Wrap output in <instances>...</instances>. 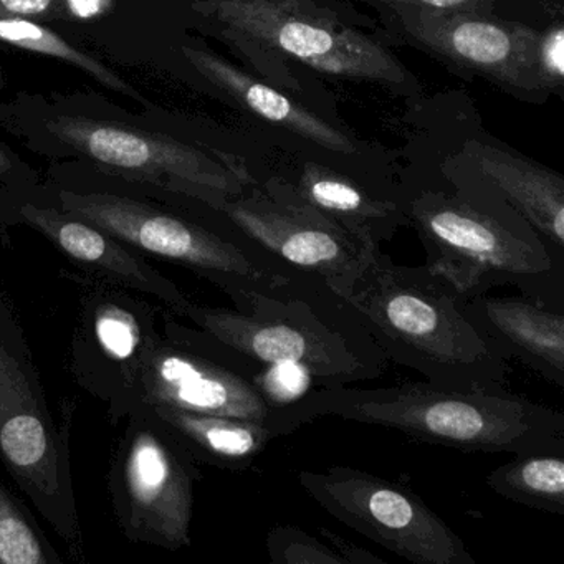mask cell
<instances>
[{
  "label": "cell",
  "instance_id": "cell-1",
  "mask_svg": "<svg viewBox=\"0 0 564 564\" xmlns=\"http://www.w3.org/2000/svg\"><path fill=\"white\" fill-rule=\"evenodd\" d=\"M332 293L389 362L438 388H505L508 361L468 319L465 296L427 267L399 265L376 246L358 279Z\"/></svg>",
  "mask_w": 564,
  "mask_h": 564
},
{
  "label": "cell",
  "instance_id": "cell-2",
  "mask_svg": "<svg viewBox=\"0 0 564 564\" xmlns=\"http://www.w3.org/2000/svg\"><path fill=\"white\" fill-rule=\"evenodd\" d=\"M296 429L319 417L376 425L438 447L485 454H564V414L507 389L315 388L292 412Z\"/></svg>",
  "mask_w": 564,
  "mask_h": 564
},
{
  "label": "cell",
  "instance_id": "cell-3",
  "mask_svg": "<svg viewBox=\"0 0 564 564\" xmlns=\"http://www.w3.org/2000/svg\"><path fill=\"white\" fill-rule=\"evenodd\" d=\"M180 316L210 351L247 376L273 362H296L319 388L381 378L389 361L328 286L290 283L280 295L252 296L242 308L187 302Z\"/></svg>",
  "mask_w": 564,
  "mask_h": 564
},
{
  "label": "cell",
  "instance_id": "cell-4",
  "mask_svg": "<svg viewBox=\"0 0 564 564\" xmlns=\"http://www.w3.org/2000/svg\"><path fill=\"white\" fill-rule=\"evenodd\" d=\"M402 209L424 246L425 267L465 299L514 286L564 312V256L507 204L458 187L404 196Z\"/></svg>",
  "mask_w": 564,
  "mask_h": 564
},
{
  "label": "cell",
  "instance_id": "cell-5",
  "mask_svg": "<svg viewBox=\"0 0 564 564\" xmlns=\"http://www.w3.org/2000/svg\"><path fill=\"white\" fill-rule=\"evenodd\" d=\"M74 409L65 405L58 424L14 303L0 292V462L72 557L82 563L84 531L70 460Z\"/></svg>",
  "mask_w": 564,
  "mask_h": 564
},
{
  "label": "cell",
  "instance_id": "cell-6",
  "mask_svg": "<svg viewBox=\"0 0 564 564\" xmlns=\"http://www.w3.org/2000/svg\"><path fill=\"white\" fill-rule=\"evenodd\" d=\"M61 209L74 214L144 256L203 276L242 308L252 296L280 295L290 280L209 224L170 213L137 197L111 193H58Z\"/></svg>",
  "mask_w": 564,
  "mask_h": 564
},
{
  "label": "cell",
  "instance_id": "cell-7",
  "mask_svg": "<svg viewBox=\"0 0 564 564\" xmlns=\"http://www.w3.org/2000/svg\"><path fill=\"white\" fill-rule=\"evenodd\" d=\"M124 422L108 470L118 528L130 543L189 547L199 464L147 405H134Z\"/></svg>",
  "mask_w": 564,
  "mask_h": 564
},
{
  "label": "cell",
  "instance_id": "cell-8",
  "mask_svg": "<svg viewBox=\"0 0 564 564\" xmlns=\"http://www.w3.org/2000/svg\"><path fill=\"white\" fill-rule=\"evenodd\" d=\"M247 187L227 196L187 199L209 210L214 223L206 224L242 243L290 282L336 292L358 279L376 246L312 210L260 191L249 193Z\"/></svg>",
  "mask_w": 564,
  "mask_h": 564
},
{
  "label": "cell",
  "instance_id": "cell-9",
  "mask_svg": "<svg viewBox=\"0 0 564 564\" xmlns=\"http://www.w3.org/2000/svg\"><path fill=\"white\" fill-rule=\"evenodd\" d=\"M70 279L78 289V312L68 369L118 425L137 405L141 369L161 333V312L143 293L100 276L78 272Z\"/></svg>",
  "mask_w": 564,
  "mask_h": 564
},
{
  "label": "cell",
  "instance_id": "cell-10",
  "mask_svg": "<svg viewBox=\"0 0 564 564\" xmlns=\"http://www.w3.org/2000/svg\"><path fill=\"white\" fill-rule=\"evenodd\" d=\"M300 487L336 520L414 564H475L460 536L405 485L359 468L303 470Z\"/></svg>",
  "mask_w": 564,
  "mask_h": 564
},
{
  "label": "cell",
  "instance_id": "cell-11",
  "mask_svg": "<svg viewBox=\"0 0 564 564\" xmlns=\"http://www.w3.org/2000/svg\"><path fill=\"white\" fill-rule=\"evenodd\" d=\"M47 130L98 166L170 193L203 199L237 194L253 183L236 167L161 134L130 130L84 117H58Z\"/></svg>",
  "mask_w": 564,
  "mask_h": 564
},
{
  "label": "cell",
  "instance_id": "cell-12",
  "mask_svg": "<svg viewBox=\"0 0 564 564\" xmlns=\"http://www.w3.org/2000/svg\"><path fill=\"white\" fill-rule=\"evenodd\" d=\"M161 316L163 332L144 359L137 404L249 419L275 429L280 437L286 435L246 372L210 351L171 313Z\"/></svg>",
  "mask_w": 564,
  "mask_h": 564
},
{
  "label": "cell",
  "instance_id": "cell-13",
  "mask_svg": "<svg viewBox=\"0 0 564 564\" xmlns=\"http://www.w3.org/2000/svg\"><path fill=\"white\" fill-rule=\"evenodd\" d=\"M230 31L275 47L323 74L404 84L405 72L371 39L280 0H204L196 4Z\"/></svg>",
  "mask_w": 564,
  "mask_h": 564
},
{
  "label": "cell",
  "instance_id": "cell-14",
  "mask_svg": "<svg viewBox=\"0 0 564 564\" xmlns=\"http://www.w3.org/2000/svg\"><path fill=\"white\" fill-rule=\"evenodd\" d=\"M408 29L432 51L471 70L517 87H543L538 67L540 37L528 29L513 28L467 12H442L414 8Z\"/></svg>",
  "mask_w": 564,
  "mask_h": 564
},
{
  "label": "cell",
  "instance_id": "cell-15",
  "mask_svg": "<svg viewBox=\"0 0 564 564\" xmlns=\"http://www.w3.org/2000/svg\"><path fill=\"white\" fill-rule=\"evenodd\" d=\"M18 219L41 232L80 272L100 276L163 303L164 312L180 316L189 299L173 280L148 262L144 253L107 230L55 207L24 203Z\"/></svg>",
  "mask_w": 564,
  "mask_h": 564
},
{
  "label": "cell",
  "instance_id": "cell-16",
  "mask_svg": "<svg viewBox=\"0 0 564 564\" xmlns=\"http://www.w3.org/2000/svg\"><path fill=\"white\" fill-rule=\"evenodd\" d=\"M465 313L505 361L564 389V312L531 296H468Z\"/></svg>",
  "mask_w": 564,
  "mask_h": 564
},
{
  "label": "cell",
  "instance_id": "cell-17",
  "mask_svg": "<svg viewBox=\"0 0 564 564\" xmlns=\"http://www.w3.org/2000/svg\"><path fill=\"white\" fill-rule=\"evenodd\" d=\"M263 193L280 203L312 210L371 246H381L408 226L402 197L378 193L318 164H305L292 181H269Z\"/></svg>",
  "mask_w": 564,
  "mask_h": 564
},
{
  "label": "cell",
  "instance_id": "cell-18",
  "mask_svg": "<svg viewBox=\"0 0 564 564\" xmlns=\"http://www.w3.org/2000/svg\"><path fill=\"white\" fill-rule=\"evenodd\" d=\"M474 173L457 186L501 200L520 214L536 232L564 256V181L553 171L495 148L471 143Z\"/></svg>",
  "mask_w": 564,
  "mask_h": 564
},
{
  "label": "cell",
  "instance_id": "cell-19",
  "mask_svg": "<svg viewBox=\"0 0 564 564\" xmlns=\"http://www.w3.org/2000/svg\"><path fill=\"white\" fill-rule=\"evenodd\" d=\"M147 408L197 464L227 471L249 470L270 442L280 437L275 429L249 419L200 414L171 405Z\"/></svg>",
  "mask_w": 564,
  "mask_h": 564
},
{
  "label": "cell",
  "instance_id": "cell-20",
  "mask_svg": "<svg viewBox=\"0 0 564 564\" xmlns=\"http://www.w3.org/2000/svg\"><path fill=\"white\" fill-rule=\"evenodd\" d=\"M181 51L200 75H204L207 80L213 82L216 87L226 91L257 117L263 118L276 127L286 128L326 150L345 154L355 153V143L345 133L336 130L335 127L326 123L316 115L310 113L305 108L290 100L286 95H282L250 75L243 74L213 52L193 47H183Z\"/></svg>",
  "mask_w": 564,
  "mask_h": 564
},
{
  "label": "cell",
  "instance_id": "cell-21",
  "mask_svg": "<svg viewBox=\"0 0 564 564\" xmlns=\"http://www.w3.org/2000/svg\"><path fill=\"white\" fill-rule=\"evenodd\" d=\"M485 481L505 500L564 517V454L514 455Z\"/></svg>",
  "mask_w": 564,
  "mask_h": 564
},
{
  "label": "cell",
  "instance_id": "cell-22",
  "mask_svg": "<svg viewBox=\"0 0 564 564\" xmlns=\"http://www.w3.org/2000/svg\"><path fill=\"white\" fill-rule=\"evenodd\" d=\"M0 42L12 45V47L22 48V51L34 52V54L47 55V57L67 62V64L75 65V67L97 78L105 87L128 95L140 104L148 105L147 98L141 97L131 85H128L123 78L118 77L107 65L101 64L91 55L78 51L61 35L55 34L44 25L37 24L35 21L0 19Z\"/></svg>",
  "mask_w": 564,
  "mask_h": 564
},
{
  "label": "cell",
  "instance_id": "cell-23",
  "mask_svg": "<svg viewBox=\"0 0 564 564\" xmlns=\"http://www.w3.org/2000/svg\"><path fill=\"white\" fill-rule=\"evenodd\" d=\"M0 564H65L34 514L0 480Z\"/></svg>",
  "mask_w": 564,
  "mask_h": 564
},
{
  "label": "cell",
  "instance_id": "cell-24",
  "mask_svg": "<svg viewBox=\"0 0 564 564\" xmlns=\"http://www.w3.org/2000/svg\"><path fill=\"white\" fill-rule=\"evenodd\" d=\"M249 378L286 435L299 431L292 412L313 389L319 388L313 372L296 362H273L256 369Z\"/></svg>",
  "mask_w": 564,
  "mask_h": 564
},
{
  "label": "cell",
  "instance_id": "cell-25",
  "mask_svg": "<svg viewBox=\"0 0 564 564\" xmlns=\"http://www.w3.org/2000/svg\"><path fill=\"white\" fill-rule=\"evenodd\" d=\"M265 544L275 564H345L332 546L293 524L270 528Z\"/></svg>",
  "mask_w": 564,
  "mask_h": 564
},
{
  "label": "cell",
  "instance_id": "cell-26",
  "mask_svg": "<svg viewBox=\"0 0 564 564\" xmlns=\"http://www.w3.org/2000/svg\"><path fill=\"white\" fill-rule=\"evenodd\" d=\"M538 67L547 87H561L564 78V31L561 25L550 29L538 45Z\"/></svg>",
  "mask_w": 564,
  "mask_h": 564
},
{
  "label": "cell",
  "instance_id": "cell-27",
  "mask_svg": "<svg viewBox=\"0 0 564 564\" xmlns=\"http://www.w3.org/2000/svg\"><path fill=\"white\" fill-rule=\"evenodd\" d=\"M0 19H62L61 0H0Z\"/></svg>",
  "mask_w": 564,
  "mask_h": 564
},
{
  "label": "cell",
  "instance_id": "cell-28",
  "mask_svg": "<svg viewBox=\"0 0 564 564\" xmlns=\"http://www.w3.org/2000/svg\"><path fill=\"white\" fill-rule=\"evenodd\" d=\"M62 18L91 22L110 14L115 0H61Z\"/></svg>",
  "mask_w": 564,
  "mask_h": 564
},
{
  "label": "cell",
  "instance_id": "cell-29",
  "mask_svg": "<svg viewBox=\"0 0 564 564\" xmlns=\"http://www.w3.org/2000/svg\"><path fill=\"white\" fill-rule=\"evenodd\" d=\"M319 534L325 538L333 550L341 556L345 564H369V563H384L382 557L376 556V554L369 553L365 547L358 546L352 541L345 540V538L336 534L335 531L328 530V528L319 527Z\"/></svg>",
  "mask_w": 564,
  "mask_h": 564
},
{
  "label": "cell",
  "instance_id": "cell-30",
  "mask_svg": "<svg viewBox=\"0 0 564 564\" xmlns=\"http://www.w3.org/2000/svg\"><path fill=\"white\" fill-rule=\"evenodd\" d=\"M395 4L414 6L442 12H467L478 14L488 8L487 0H392Z\"/></svg>",
  "mask_w": 564,
  "mask_h": 564
},
{
  "label": "cell",
  "instance_id": "cell-31",
  "mask_svg": "<svg viewBox=\"0 0 564 564\" xmlns=\"http://www.w3.org/2000/svg\"><path fill=\"white\" fill-rule=\"evenodd\" d=\"M11 160H9L8 154H6V151L2 150V147H0V176L8 173V171H11Z\"/></svg>",
  "mask_w": 564,
  "mask_h": 564
}]
</instances>
